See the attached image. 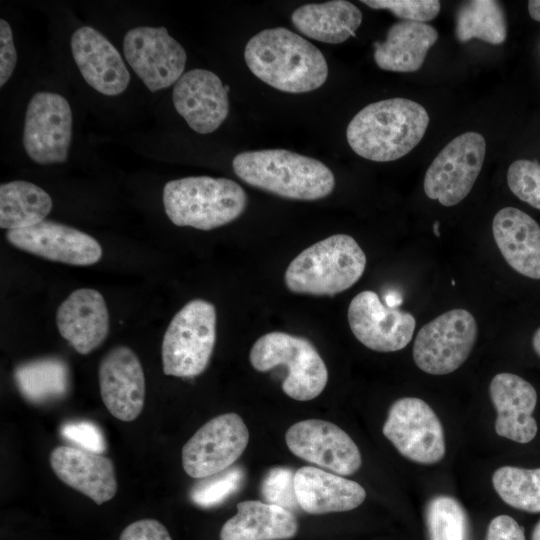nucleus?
<instances>
[{
  "label": "nucleus",
  "instance_id": "nucleus-19",
  "mask_svg": "<svg viewBox=\"0 0 540 540\" xmlns=\"http://www.w3.org/2000/svg\"><path fill=\"white\" fill-rule=\"evenodd\" d=\"M71 52L84 80L107 96L121 94L130 81L118 50L96 29L83 26L71 36Z\"/></svg>",
  "mask_w": 540,
  "mask_h": 540
},
{
  "label": "nucleus",
  "instance_id": "nucleus-9",
  "mask_svg": "<svg viewBox=\"0 0 540 540\" xmlns=\"http://www.w3.org/2000/svg\"><path fill=\"white\" fill-rule=\"evenodd\" d=\"M485 153V139L477 132H466L451 140L425 173V194L443 206L461 202L479 176Z\"/></svg>",
  "mask_w": 540,
  "mask_h": 540
},
{
  "label": "nucleus",
  "instance_id": "nucleus-36",
  "mask_svg": "<svg viewBox=\"0 0 540 540\" xmlns=\"http://www.w3.org/2000/svg\"><path fill=\"white\" fill-rule=\"evenodd\" d=\"M373 9H386L405 21L421 22L434 19L440 11L437 0H363Z\"/></svg>",
  "mask_w": 540,
  "mask_h": 540
},
{
  "label": "nucleus",
  "instance_id": "nucleus-8",
  "mask_svg": "<svg viewBox=\"0 0 540 540\" xmlns=\"http://www.w3.org/2000/svg\"><path fill=\"white\" fill-rule=\"evenodd\" d=\"M477 334V322L469 311L449 310L418 331L413 344V360L428 374L452 373L469 357Z\"/></svg>",
  "mask_w": 540,
  "mask_h": 540
},
{
  "label": "nucleus",
  "instance_id": "nucleus-38",
  "mask_svg": "<svg viewBox=\"0 0 540 540\" xmlns=\"http://www.w3.org/2000/svg\"><path fill=\"white\" fill-rule=\"evenodd\" d=\"M17 63V51L9 23L0 20V86L11 77Z\"/></svg>",
  "mask_w": 540,
  "mask_h": 540
},
{
  "label": "nucleus",
  "instance_id": "nucleus-11",
  "mask_svg": "<svg viewBox=\"0 0 540 540\" xmlns=\"http://www.w3.org/2000/svg\"><path fill=\"white\" fill-rule=\"evenodd\" d=\"M249 431L236 413L218 415L202 425L182 448V466L202 479L227 470L242 455Z\"/></svg>",
  "mask_w": 540,
  "mask_h": 540
},
{
  "label": "nucleus",
  "instance_id": "nucleus-45",
  "mask_svg": "<svg viewBox=\"0 0 540 540\" xmlns=\"http://www.w3.org/2000/svg\"><path fill=\"white\" fill-rule=\"evenodd\" d=\"M439 226H440V223L439 221H436L433 225V230H434V233L436 236H440V231H439Z\"/></svg>",
  "mask_w": 540,
  "mask_h": 540
},
{
  "label": "nucleus",
  "instance_id": "nucleus-40",
  "mask_svg": "<svg viewBox=\"0 0 540 540\" xmlns=\"http://www.w3.org/2000/svg\"><path fill=\"white\" fill-rule=\"evenodd\" d=\"M485 540H526L524 528L508 515H499L489 523Z\"/></svg>",
  "mask_w": 540,
  "mask_h": 540
},
{
  "label": "nucleus",
  "instance_id": "nucleus-35",
  "mask_svg": "<svg viewBox=\"0 0 540 540\" xmlns=\"http://www.w3.org/2000/svg\"><path fill=\"white\" fill-rule=\"evenodd\" d=\"M294 475L295 472L288 467L271 468L261 484V493L265 501L289 511L296 510L299 504L294 489Z\"/></svg>",
  "mask_w": 540,
  "mask_h": 540
},
{
  "label": "nucleus",
  "instance_id": "nucleus-23",
  "mask_svg": "<svg viewBox=\"0 0 540 540\" xmlns=\"http://www.w3.org/2000/svg\"><path fill=\"white\" fill-rule=\"evenodd\" d=\"M294 489L299 507L314 515L349 511L366 498L359 483L312 466L295 471Z\"/></svg>",
  "mask_w": 540,
  "mask_h": 540
},
{
  "label": "nucleus",
  "instance_id": "nucleus-34",
  "mask_svg": "<svg viewBox=\"0 0 540 540\" xmlns=\"http://www.w3.org/2000/svg\"><path fill=\"white\" fill-rule=\"evenodd\" d=\"M507 183L511 192L523 202L540 209V164L519 159L507 171Z\"/></svg>",
  "mask_w": 540,
  "mask_h": 540
},
{
  "label": "nucleus",
  "instance_id": "nucleus-28",
  "mask_svg": "<svg viewBox=\"0 0 540 540\" xmlns=\"http://www.w3.org/2000/svg\"><path fill=\"white\" fill-rule=\"evenodd\" d=\"M53 203L50 195L39 186L22 180L0 186V227L14 230L42 222Z\"/></svg>",
  "mask_w": 540,
  "mask_h": 540
},
{
  "label": "nucleus",
  "instance_id": "nucleus-10",
  "mask_svg": "<svg viewBox=\"0 0 540 540\" xmlns=\"http://www.w3.org/2000/svg\"><path fill=\"white\" fill-rule=\"evenodd\" d=\"M383 434L405 458L420 464H435L445 456L442 424L422 399L403 397L388 411Z\"/></svg>",
  "mask_w": 540,
  "mask_h": 540
},
{
  "label": "nucleus",
  "instance_id": "nucleus-17",
  "mask_svg": "<svg viewBox=\"0 0 540 540\" xmlns=\"http://www.w3.org/2000/svg\"><path fill=\"white\" fill-rule=\"evenodd\" d=\"M229 86L205 69H192L174 84L172 100L176 111L192 130L214 132L229 113Z\"/></svg>",
  "mask_w": 540,
  "mask_h": 540
},
{
  "label": "nucleus",
  "instance_id": "nucleus-31",
  "mask_svg": "<svg viewBox=\"0 0 540 540\" xmlns=\"http://www.w3.org/2000/svg\"><path fill=\"white\" fill-rule=\"evenodd\" d=\"M492 483L509 506L530 513L540 512V468L502 466L494 471Z\"/></svg>",
  "mask_w": 540,
  "mask_h": 540
},
{
  "label": "nucleus",
  "instance_id": "nucleus-18",
  "mask_svg": "<svg viewBox=\"0 0 540 540\" xmlns=\"http://www.w3.org/2000/svg\"><path fill=\"white\" fill-rule=\"evenodd\" d=\"M99 387L108 411L117 419H136L144 406L145 376L137 355L126 346L110 350L99 366Z\"/></svg>",
  "mask_w": 540,
  "mask_h": 540
},
{
  "label": "nucleus",
  "instance_id": "nucleus-1",
  "mask_svg": "<svg viewBox=\"0 0 540 540\" xmlns=\"http://www.w3.org/2000/svg\"><path fill=\"white\" fill-rule=\"evenodd\" d=\"M244 58L256 77L283 92L316 90L328 76L322 52L284 27L265 29L254 35L245 46Z\"/></svg>",
  "mask_w": 540,
  "mask_h": 540
},
{
  "label": "nucleus",
  "instance_id": "nucleus-7",
  "mask_svg": "<svg viewBox=\"0 0 540 540\" xmlns=\"http://www.w3.org/2000/svg\"><path fill=\"white\" fill-rule=\"evenodd\" d=\"M216 309L203 299L185 304L172 318L162 341L166 375L192 378L207 367L216 341Z\"/></svg>",
  "mask_w": 540,
  "mask_h": 540
},
{
  "label": "nucleus",
  "instance_id": "nucleus-16",
  "mask_svg": "<svg viewBox=\"0 0 540 540\" xmlns=\"http://www.w3.org/2000/svg\"><path fill=\"white\" fill-rule=\"evenodd\" d=\"M7 240L16 248L42 258L76 266L97 263L102 248L92 236L51 220L23 229L8 230Z\"/></svg>",
  "mask_w": 540,
  "mask_h": 540
},
{
  "label": "nucleus",
  "instance_id": "nucleus-21",
  "mask_svg": "<svg viewBox=\"0 0 540 540\" xmlns=\"http://www.w3.org/2000/svg\"><path fill=\"white\" fill-rule=\"evenodd\" d=\"M56 324L60 335L80 354L99 347L109 332V314L104 297L91 288L73 291L59 306Z\"/></svg>",
  "mask_w": 540,
  "mask_h": 540
},
{
  "label": "nucleus",
  "instance_id": "nucleus-4",
  "mask_svg": "<svg viewBox=\"0 0 540 540\" xmlns=\"http://www.w3.org/2000/svg\"><path fill=\"white\" fill-rule=\"evenodd\" d=\"M366 255L346 234L331 235L300 252L288 265L284 280L294 293L333 296L363 275Z\"/></svg>",
  "mask_w": 540,
  "mask_h": 540
},
{
  "label": "nucleus",
  "instance_id": "nucleus-37",
  "mask_svg": "<svg viewBox=\"0 0 540 540\" xmlns=\"http://www.w3.org/2000/svg\"><path fill=\"white\" fill-rule=\"evenodd\" d=\"M61 435L78 448L102 454L106 441L100 428L89 421H70L62 425Z\"/></svg>",
  "mask_w": 540,
  "mask_h": 540
},
{
  "label": "nucleus",
  "instance_id": "nucleus-14",
  "mask_svg": "<svg viewBox=\"0 0 540 540\" xmlns=\"http://www.w3.org/2000/svg\"><path fill=\"white\" fill-rule=\"evenodd\" d=\"M285 441L297 457L341 476L354 474L362 465L361 453L351 437L325 420L308 419L293 424Z\"/></svg>",
  "mask_w": 540,
  "mask_h": 540
},
{
  "label": "nucleus",
  "instance_id": "nucleus-2",
  "mask_svg": "<svg viewBox=\"0 0 540 540\" xmlns=\"http://www.w3.org/2000/svg\"><path fill=\"white\" fill-rule=\"evenodd\" d=\"M429 115L419 103L405 98L377 101L349 122L346 137L359 156L389 162L408 154L422 140Z\"/></svg>",
  "mask_w": 540,
  "mask_h": 540
},
{
  "label": "nucleus",
  "instance_id": "nucleus-39",
  "mask_svg": "<svg viewBox=\"0 0 540 540\" xmlns=\"http://www.w3.org/2000/svg\"><path fill=\"white\" fill-rule=\"evenodd\" d=\"M120 540H172L166 527L155 519H142L128 525Z\"/></svg>",
  "mask_w": 540,
  "mask_h": 540
},
{
  "label": "nucleus",
  "instance_id": "nucleus-30",
  "mask_svg": "<svg viewBox=\"0 0 540 540\" xmlns=\"http://www.w3.org/2000/svg\"><path fill=\"white\" fill-rule=\"evenodd\" d=\"M455 34L460 42L476 38L492 45L502 44L507 24L501 4L494 0L465 2L456 13Z\"/></svg>",
  "mask_w": 540,
  "mask_h": 540
},
{
  "label": "nucleus",
  "instance_id": "nucleus-6",
  "mask_svg": "<svg viewBox=\"0 0 540 540\" xmlns=\"http://www.w3.org/2000/svg\"><path fill=\"white\" fill-rule=\"evenodd\" d=\"M249 360L252 367L266 372L287 367L283 392L292 399L309 401L319 396L328 381L327 367L315 346L306 338L274 331L253 344Z\"/></svg>",
  "mask_w": 540,
  "mask_h": 540
},
{
  "label": "nucleus",
  "instance_id": "nucleus-12",
  "mask_svg": "<svg viewBox=\"0 0 540 540\" xmlns=\"http://www.w3.org/2000/svg\"><path fill=\"white\" fill-rule=\"evenodd\" d=\"M72 126V111L63 96L52 92L35 93L26 109L22 137L27 155L42 165L65 162Z\"/></svg>",
  "mask_w": 540,
  "mask_h": 540
},
{
  "label": "nucleus",
  "instance_id": "nucleus-27",
  "mask_svg": "<svg viewBox=\"0 0 540 540\" xmlns=\"http://www.w3.org/2000/svg\"><path fill=\"white\" fill-rule=\"evenodd\" d=\"M291 21L299 32L309 38L338 44L355 36L362 22V13L349 1L333 0L300 6L292 13Z\"/></svg>",
  "mask_w": 540,
  "mask_h": 540
},
{
  "label": "nucleus",
  "instance_id": "nucleus-32",
  "mask_svg": "<svg viewBox=\"0 0 540 540\" xmlns=\"http://www.w3.org/2000/svg\"><path fill=\"white\" fill-rule=\"evenodd\" d=\"M425 519L430 540H468V517L453 497L439 495L426 505Z\"/></svg>",
  "mask_w": 540,
  "mask_h": 540
},
{
  "label": "nucleus",
  "instance_id": "nucleus-33",
  "mask_svg": "<svg viewBox=\"0 0 540 540\" xmlns=\"http://www.w3.org/2000/svg\"><path fill=\"white\" fill-rule=\"evenodd\" d=\"M243 479L242 468H229L196 484L190 492V497L198 506L204 508L216 506L236 492Z\"/></svg>",
  "mask_w": 540,
  "mask_h": 540
},
{
  "label": "nucleus",
  "instance_id": "nucleus-13",
  "mask_svg": "<svg viewBox=\"0 0 540 540\" xmlns=\"http://www.w3.org/2000/svg\"><path fill=\"white\" fill-rule=\"evenodd\" d=\"M124 56L145 86L156 92L183 75L187 54L165 27H136L123 40Z\"/></svg>",
  "mask_w": 540,
  "mask_h": 540
},
{
  "label": "nucleus",
  "instance_id": "nucleus-44",
  "mask_svg": "<svg viewBox=\"0 0 540 540\" xmlns=\"http://www.w3.org/2000/svg\"><path fill=\"white\" fill-rule=\"evenodd\" d=\"M531 540H540V520L535 525V527H534V529L532 531Z\"/></svg>",
  "mask_w": 540,
  "mask_h": 540
},
{
  "label": "nucleus",
  "instance_id": "nucleus-15",
  "mask_svg": "<svg viewBox=\"0 0 540 540\" xmlns=\"http://www.w3.org/2000/svg\"><path fill=\"white\" fill-rule=\"evenodd\" d=\"M348 322L356 339L378 352L403 349L412 340L416 327L411 313L386 306L371 290L362 291L351 300Z\"/></svg>",
  "mask_w": 540,
  "mask_h": 540
},
{
  "label": "nucleus",
  "instance_id": "nucleus-29",
  "mask_svg": "<svg viewBox=\"0 0 540 540\" xmlns=\"http://www.w3.org/2000/svg\"><path fill=\"white\" fill-rule=\"evenodd\" d=\"M14 379L21 394L33 403L64 396L69 389V370L59 358H43L20 364Z\"/></svg>",
  "mask_w": 540,
  "mask_h": 540
},
{
  "label": "nucleus",
  "instance_id": "nucleus-3",
  "mask_svg": "<svg viewBox=\"0 0 540 540\" xmlns=\"http://www.w3.org/2000/svg\"><path fill=\"white\" fill-rule=\"evenodd\" d=\"M232 166L248 185L287 199H322L335 186L334 175L324 163L285 149L242 152Z\"/></svg>",
  "mask_w": 540,
  "mask_h": 540
},
{
  "label": "nucleus",
  "instance_id": "nucleus-25",
  "mask_svg": "<svg viewBox=\"0 0 540 540\" xmlns=\"http://www.w3.org/2000/svg\"><path fill=\"white\" fill-rule=\"evenodd\" d=\"M437 39L434 27L403 20L388 29L385 41L374 43V60L383 70L415 72L422 67Z\"/></svg>",
  "mask_w": 540,
  "mask_h": 540
},
{
  "label": "nucleus",
  "instance_id": "nucleus-43",
  "mask_svg": "<svg viewBox=\"0 0 540 540\" xmlns=\"http://www.w3.org/2000/svg\"><path fill=\"white\" fill-rule=\"evenodd\" d=\"M532 345L534 351L540 357V327L533 334Z\"/></svg>",
  "mask_w": 540,
  "mask_h": 540
},
{
  "label": "nucleus",
  "instance_id": "nucleus-20",
  "mask_svg": "<svg viewBox=\"0 0 540 540\" xmlns=\"http://www.w3.org/2000/svg\"><path fill=\"white\" fill-rule=\"evenodd\" d=\"M489 394L497 412L496 433L517 443H528L537 434V423L532 413L537 404L535 388L513 373L495 375Z\"/></svg>",
  "mask_w": 540,
  "mask_h": 540
},
{
  "label": "nucleus",
  "instance_id": "nucleus-5",
  "mask_svg": "<svg viewBox=\"0 0 540 540\" xmlns=\"http://www.w3.org/2000/svg\"><path fill=\"white\" fill-rule=\"evenodd\" d=\"M163 204L173 224L211 230L237 219L246 209L247 195L231 179L191 176L167 182Z\"/></svg>",
  "mask_w": 540,
  "mask_h": 540
},
{
  "label": "nucleus",
  "instance_id": "nucleus-22",
  "mask_svg": "<svg viewBox=\"0 0 540 540\" xmlns=\"http://www.w3.org/2000/svg\"><path fill=\"white\" fill-rule=\"evenodd\" d=\"M50 465L62 482L96 504L100 505L116 494L114 465L102 454L78 447L58 446L51 452Z\"/></svg>",
  "mask_w": 540,
  "mask_h": 540
},
{
  "label": "nucleus",
  "instance_id": "nucleus-26",
  "mask_svg": "<svg viewBox=\"0 0 540 540\" xmlns=\"http://www.w3.org/2000/svg\"><path fill=\"white\" fill-rule=\"evenodd\" d=\"M295 515L280 506L256 500L238 503L237 513L221 528V540H285L296 535Z\"/></svg>",
  "mask_w": 540,
  "mask_h": 540
},
{
  "label": "nucleus",
  "instance_id": "nucleus-24",
  "mask_svg": "<svg viewBox=\"0 0 540 540\" xmlns=\"http://www.w3.org/2000/svg\"><path fill=\"white\" fill-rule=\"evenodd\" d=\"M492 232L510 267L525 277L540 279V226L531 216L504 207L493 218Z\"/></svg>",
  "mask_w": 540,
  "mask_h": 540
},
{
  "label": "nucleus",
  "instance_id": "nucleus-41",
  "mask_svg": "<svg viewBox=\"0 0 540 540\" xmlns=\"http://www.w3.org/2000/svg\"><path fill=\"white\" fill-rule=\"evenodd\" d=\"M528 12L532 19L540 22V0H530L528 2Z\"/></svg>",
  "mask_w": 540,
  "mask_h": 540
},
{
  "label": "nucleus",
  "instance_id": "nucleus-42",
  "mask_svg": "<svg viewBox=\"0 0 540 540\" xmlns=\"http://www.w3.org/2000/svg\"><path fill=\"white\" fill-rule=\"evenodd\" d=\"M402 303V297L397 292H390L385 296V305L397 308Z\"/></svg>",
  "mask_w": 540,
  "mask_h": 540
}]
</instances>
